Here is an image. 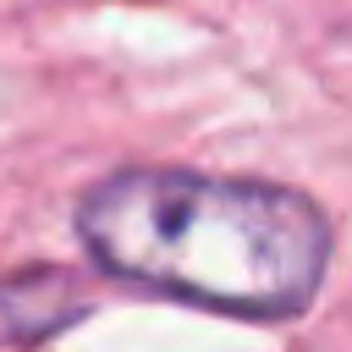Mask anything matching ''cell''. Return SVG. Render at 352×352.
I'll return each instance as SVG.
<instances>
[{
	"label": "cell",
	"instance_id": "6da1fadb",
	"mask_svg": "<svg viewBox=\"0 0 352 352\" xmlns=\"http://www.w3.org/2000/svg\"><path fill=\"white\" fill-rule=\"evenodd\" d=\"M77 236L104 275L231 319H297L330 270L324 209L253 176L116 170L82 192Z\"/></svg>",
	"mask_w": 352,
	"mask_h": 352
}]
</instances>
